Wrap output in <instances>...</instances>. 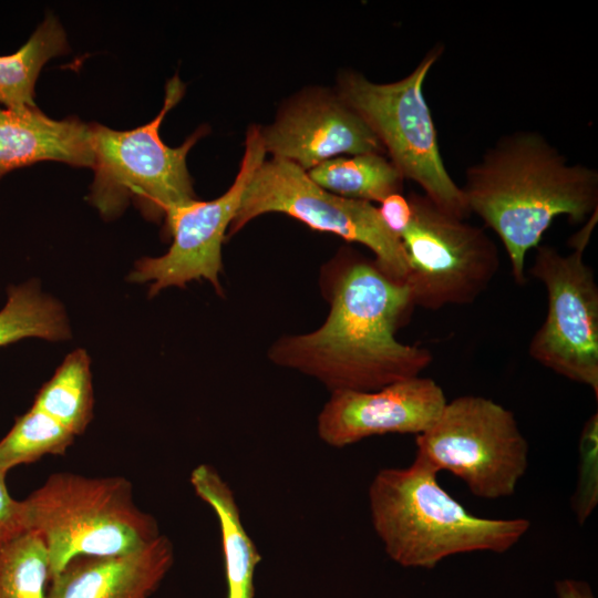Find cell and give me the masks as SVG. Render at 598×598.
<instances>
[{
    "label": "cell",
    "instance_id": "21",
    "mask_svg": "<svg viewBox=\"0 0 598 598\" xmlns=\"http://www.w3.org/2000/svg\"><path fill=\"white\" fill-rule=\"evenodd\" d=\"M74 437L58 421L32 405L27 413L17 417L12 429L0 441V468L8 473L44 455H62Z\"/></svg>",
    "mask_w": 598,
    "mask_h": 598
},
{
    "label": "cell",
    "instance_id": "19",
    "mask_svg": "<svg viewBox=\"0 0 598 598\" xmlns=\"http://www.w3.org/2000/svg\"><path fill=\"white\" fill-rule=\"evenodd\" d=\"M33 406L73 435L84 433L94 409L90 358L85 350L78 349L66 355L53 377L39 390Z\"/></svg>",
    "mask_w": 598,
    "mask_h": 598
},
{
    "label": "cell",
    "instance_id": "23",
    "mask_svg": "<svg viewBox=\"0 0 598 598\" xmlns=\"http://www.w3.org/2000/svg\"><path fill=\"white\" fill-rule=\"evenodd\" d=\"M598 503V414L585 423L579 440V463L571 507L578 524H584Z\"/></svg>",
    "mask_w": 598,
    "mask_h": 598
},
{
    "label": "cell",
    "instance_id": "8",
    "mask_svg": "<svg viewBox=\"0 0 598 598\" xmlns=\"http://www.w3.org/2000/svg\"><path fill=\"white\" fill-rule=\"evenodd\" d=\"M412 218L400 236L414 307L439 310L474 302L499 269V252L484 228L456 218L424 194L408 197Z\"/></svg>",
    "mask_w": 598,
    "mask_h": 598
},
{
    "label": "cell",
    "instance_id": "12",
    "mask_svg": "<svg viewBox=\"0 0 598 598\" xmlns=\"http://www.w3.org/2000/svg\"><path fill=\"white\" fill-rule=\"evenodd\" d=\"M446 402L442 388L420 375L371 391H332L318 415L317 431L333 447L374 435H419L436 421Z\"/></svg>",
    "mask_w": 598,
    "mask_h": 598
},
{
    "label": "cell",
    "instance_id": "17",
    "mask_svg": "<svg viewBox=\"0 0 598 598\" xmlns=\"http://www.w3.org/2000/svg\"><path fill=\"white\" fill-rule=\"evenodd\" d=\"M320 187L336 195L381 203L401 193L403 176L380 153L340 156L328 159L307 172Z\"/></svg>",
    "mask_w": 598,
    "mask_h": 598
},
{
    "label": "cell",
    "instance_id": "10",
    "mask_svg": "<svg viewBox=\"0 0 598 598\" xmlns=\"http://www.w3.org/2000/svg\"><path fill=\"white\" fill-rule=\"evenodd\" d=\"M590 233L573 237L574 250L563 255L538 245L530 274L547 293V312L528 346L529 355L546 369L584 384L598 396V286L584 260Z\"/></svg>",
    "mask_w": 598,
    "mask_h": 598
},
{
    "label": "cell",
    "instance_id": "1",
    "mask_svg": "<svg viewBox=\"0 0 598 598\" xmlns=\"http://www.w3.org/2000/svg\"><path fill=\"white\" fill-rule=\"evenodd\" d=\"M414 307L403 281L375 262L346 252L330 289V312L317 330L275 342L270 359L311 375L332 391H371L419 377L431 352L399 341L395 331Z\"/></svg>",
    "mask_w": 598,
    "mask_h": 598
},
{
    "label": "cell",
    "instance_id": "14",
    "mask_svg": "<svg viewBox=\"0 0 598 598\" xmlns=\"http://www.w3.org/2000/svg\"><path fill=\"white\" fill-rule=\"evenodd\" d=\"M173 563L163 534L132 553L76 557L50 580L48 598H150Z\"/></svg>",
    "mask_w": 598,
    "mask_h": 598
},
{
    "label": "cell",
    "instance_id": "24",
    "mask_svg": "<svg viewBox=\"0 0 598 598\" xmlns=\"http://www.w3.org/2000/svg\"><path fill=\"white\" fill-rule=\"evenodd\" d=\"M6 475L0 468V545L29 532L24 502L10 495Z\"/></svg>",
    "mask_w": 598,
    "mask_h": 598
},
{
    "label": "cell",
    "instance_id": "26",
    "mask_svg": "<svg viewBox=\"0 0 598 598\" xmlns=\"http://www.w3.org/2000/svg\"><path fill=\"white\" fill-rule=\"evenodd\" d=\"M557 598H595L591 588L585 581L564 579L555 584Z\"/></svg>",
    "mask_w": 598,
    "mask_h": 598
},
{
    "label": "cell",
    "instance_id": "3",
    "mask_svg": "<svg viewBox=\"0 0 598 598\" xmlns=\"http://www.w3.org/2000/svg\"><path fill=\"white\" fill-rule=\"evenodd\" d=\"M419 458L380 470L369 486L371 523L388 556L403 567L434 568L465 553H505L528 532L526 518L474 515L447 493Z\"/></svg>",
    "mask_w": 598,
    "mask_h": 598
},
{
    "label": "cell",
    "instance_id": "15",
    "mask_svg": "<svg viewBox=\"0 0 598 598\" xmlns=\"http://www.w3.org/2000/svg\"><path fill=\"white\" fill-rule=\"evenodd\" d=\"M42 161L92 168L91 123L75 116L54 120L35 105L0 107V178Z\"/></svg>",
    "mask_w": 598,
    "mask_h": 598
},
{
    "label": "cell",
    "instance_id": "7",
    "mask_svg": "<svg viewBox=\"0 0 598 598\" xmlns=\"http://www.w3.org/2000/svg\"><path fill=\"white\" fill-rule=\"evenodd\" d=\"M528 443L514 413L481 395L446 402L415 437V458L462 480L485 499L512 496L528 466Z\"/></svg>",
    "mask_w": 598,
    "mask_h": 598
},
{
    "label": "cell",
    "instance_id": "2",
    "mask_svg": "<svg viewBox=\"0 0 598 598\" xmlns=\"http://www.w3.org/2000/svg\"><path fill=\"white\" fill-rule=\"evenodd\" d=\"M461 188L470 213L501 240L518 285L526 282L527 252L540 244L556 217L580 223L598 208V172L569 163L536 131L499 137L467 167Z\"/></svg>",
    "mask_w": 598,
    "mask_h": 598
},
{
    "label": "cell",
    "instance_id": "5",
    "mask_svg": "<svg viewBox=\"0 0 598 598\" xmlns=\"http://www.w3.org/2000/svg\"><path fill=\"white\" fill-rule=\"evenodd\" d=\"M185 85L177 75L165 85L159 113L144 125L117 131L91 123L94 177L89 202L104 219L118 217L132 202L150 220L165 219L172 209L195 200L186 157L207 132L200 127L178 147L166 145L159 127L183 97Z\"/></svg>",
    "mask_w": 598,
    "mask_h": 598
},
{
    "label": "cell",
    "instance_id": "9",
    "mask_svg": "<svg viewBox=\"0 0 598 598\" xmlns=\"http://www.w3.org/2000/svg\"><path fill=\"white\" fill-rule=\"evenodd\" d=\"M271 212L287 214L313 229L365 246L386 275L404 282L408 262L402 244L384 225L372 203L328 192L295 163L274 157L264 161L249 179L228 235Z\"/></svg>",
    "mask_w": 598,
    "mask_h": 598
},
{
    "label": "cell",
    "instance_id": "11",
    "mask_svg": "<svg viewBox=\"0 0 598 598\" xmlns=\"http://www.w3.org/2000/svg\"><path fill=\"white\" fill-rule=\"evenodd\" d=\"M265 154L261 130L252 126L247 132L240 168L229 189L216 199H195L168 212L165 228L173 238L169 249L163 256L138 260L130 281H152L150 297L167 287H185L200 279L208 280L220 292L221 244Z\"/></svg>",
    "mask_w": 598,
    "mask_h": 598
},
{
    "label": "cell",
    "instance_id": "18",
    "mask_svg": "<svg viewBox=\"0 0 598 598\" xmlns=\"http://www.w3.org/2000/svg\"><path fill=\"white\" fill-rule=\"evenodd\" d=\"M69 51L66 34L52 13L14 53L0 55V104L33 106L34 86L44 64Z\"/></svg>",
    "mask_w": 598,
    "mask_h": 598
},
{
    "label": "cell",
    "instance_id": "4",
    "mask_svg": "<svg viewBox=\"0 0 598 598\" xmlns=\"http://www.w3.org/2000/svg\"><path fill=\"white\" fill-rule=\"evenodd\" d=\"M23 502L28 529L44 544L50 580L76 557L132 553L161 535L122 476L55 473Z\"/></svg>",
    "mask_w": 598,
    "mask_h": 598
},
{
    "label": "cell",
    "instance_id": "20",
    "mask_svg": "<svg viewBox=\"0 0 598 598\" xmlns=\"http://www.w3.org/2000/svg\"><path fill=\"white\" fill-rule=\"evenodd\" d=\"M70 333L63 307L43 293L37 281L9 289L8 301L0 311V346L28 337L61 341Z\"/></svg>",
    "mask_w": 598,
    "mask_h": 598
},
{
    "label": "cell",
    "instance_id": "22",
    "mask_svg": "<svg viewBox=\"0 0 598 598\" xmlns=\"http://www.w3.org/2000/svg\"><path fill=\"white\" fill-rule=\"evenodd\" d=\"M49 582L48 554L35 533L0 545V598H48Z\"/></svg>",
    "mask_w": 598,
    "mask_h": 598
},
{
    "label": "cell",
    "instance_id": "6",
    "mask_svg": "<svg viewBox=\"0 0 598 598\" xmlns=\"http://www.w3.org/2000/svg\"><path fill=\"white\" fill-rule=\"evenodd\" d=\"M443 52L444 47L435 44L412 72L395 82L374 83L347 72L340 76L338 95L372 130L404 179L416 183L447 214L466 219L471 213L443 162L423 93L425 79Z\"/></svg>",
    "mask_w": 598,
    "mask_h": 598
},
{
    "label": "cell",
    "instance_id": "13",
    "mask_svg": "<svg viewBox=\"0 0 598 598\" xmlns=\"http://www.w3.org/2000/svg\"><path fill=\"white\" fill-rule=\"evenodd\" d=\"M261 136L266 153L306 172L341 155L385 153L368 124L338 94L293 103Z\"/></svg>",
    "mask_w": 598,
    "mask_h": 598
},
{
    "label": "cell",
    "instance_id": "25",
    "mask_svg": "<svg viewBox=\"0 0 598 598\" xmlns=\"http://www.w3.org/2000/svg\"><path fill=\"white\" fill-rule=\"evenodd\" d=\"M378 212L388 229L400 239L412 218L408 197L401 193L392 194L380 203Z\"/></svg>",
    "mask_w": 598,
    "mask_h": 598
},
{
    "label": "cell",
    "instance_id": "16",
    "mask_svg": "<svg viewBox=\"0 0 598 598\" xmlns=\"http://www.w3.org/2000/svg\"><path fill=\"white\" fill-rule=\"evenodd\" d=\"M190 484L196 495L213 508L218 518L227 598H254V574L261 556L243 524L233 489L208 464H200L192 471Z\"/></svg>",
    "mask_w": 598,
    "mask_h": 598
}]
</instances>
